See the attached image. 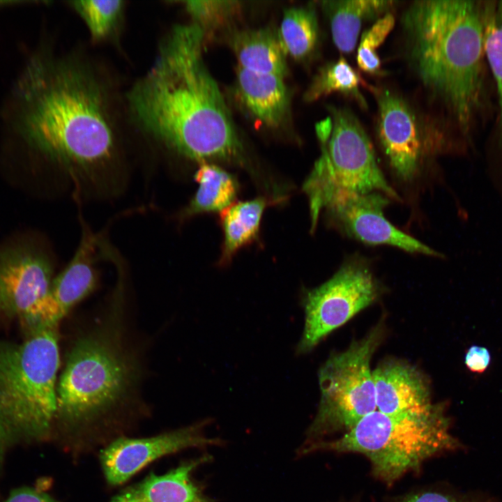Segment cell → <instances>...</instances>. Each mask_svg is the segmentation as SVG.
I'll list each match as a JSON object with an SVG mask.
<instances>
[{
	"mask_svg": "<svg viewBox=\"0 0 502 502\" xmlns=\"http://www.w3.org/2000/svg\"><path fill=\"white\" fill-rule=\"evenodd\" d=\"M401 22L416 75L466 130L480 100L485 17L472 1L422 0Z\"/></svg>",
	"mask_w": 502,
	"mask_h": 502,
	"instance_id": "3957f363",
	"label": "cell"
},
{
	"mask_svg": "<svg viewBox=\"0 0 502 502\" xmlns=\"http://www.w3.org/2000/svg\"><path fill=\"white\" fill-rule=\"evenodd\" d=\"M114 95L89 62L38 48L11 86L2 128L45 159L90 172L117 156L120 127Z\"/></svg>",
	"mask_w": 502,
	"mask_h": 502,
	"instance_id": "6da1fadb",
	"label": "cell"
},
{
	"mask_svg": "<svg viewBox=\"0 0 502 502\" xmlns=\"http://www.w3.org/2000/svg\"><path fill=\"white\" fill-rule=\"evenodd\" d=\"M59 367L58 327L0 340V466L13 448L50 438Z\"/></svg>",
	"mask_w": 502,
	"mask_h": 502,
	"instance_id": "5b68a950",
	"label": "cell"
},
{
	"mask_svg": "<svg viewBox=\"0 0 502 502\" xmlns=\"http://www.w3.org/2000/svg\"><path fill=\"white\" fill-rule=\"evenodd\" d=\"M195 180L198 189L189 204L181 211L180 218L210 212H222L236 197L238 185L236 178L220 167L202 163L197 170Z\"/></svg>",
	"mask_w": 502,
	"mask_h": 502,
	"instance_id": "ffe728a7",
	"label": "cell"
},
{
	"mask_svg": "<svg viewBox=\"0 0 502 502\" xmlns=\"http://www.w3.org/2000/svg\"><path fill=\"white\" fill-rule=\"evenodd\" d=\"M52 276L48 257L27 245L0 252V318L19 317L47 293Z\"/></svg>",
	"mask_w": 502,
	"mask_h": 502,
	"instance_id": "5bb4252c",
	"label": "cell"
},
{
	"mask_svg": "<svg viewBox=\"0 0 502 502\" xmlns=\"http://www.w3.org/2000/svg\"><path fill=\"white\" fill-rule=\"evenodd\" d=\"M211 459V456L206 454L185 461L164 474L151 473L109 502H214L192 475Z\"/></svg>",
	"mask_w": 502,
	"mask_h": 502,
	"instance_id": "2e32d148",
	"label": "cell"
},
{
	"mask_svg": "<svg viewBox=\"0 0 502 502\" xmlns=\"http://www.w3.org/2000/svg\"><path fill=\"white\" fill-rule=\"evenodd\" d=\"M70 6L82 19L91 38L106 40L116 31L122 20L124 1L82 0L72 1Z\"/></svg>",
	"mask_w": 502,
	"mask_h": 502,
	"instance_id": "cb8c5ba5",
	"label": "cell"
},
{
	"mask_svg": "<svg viewBox=\"0 0 502 502\" xmlns=\"http://www.w3.org/2000/svg\"><path fill=\"white\" fill-rule=\"evenodd\" d=\"M97 238L84 227L83 234L72 260L54 279L45 294L18 319L24 337L41 330L58 327L70 310L95 288Z\"/></svg>",
	"mask_w": 502,
	"mask_h": 502,
	"instance_id": "7c38bea8",
	"label": "cell"
},
{
	"mask_svg": "<svg viewBox=\"0 0 502 502\" xmlns=\"http://www.w3.org/2000/svg\"><path fill=\"white\" fill-rule=\"evenodd\" d=\"M139 377L136 356L117 326L103 324L80 335L57 383L55 426L74 434L107 422L135 399Z\"/></svg>",
	"mask_w": 502,
	"mask_h": 502,
	"instance_id": "277c9868",
	"label": "cell"
},
{
	"mask_svg": "<svg viewBox=\"0 0 502 502\" xmlns=\"http://www.w3.org/2000/svg\"><path fill=\"white\" fill-rule=\"evenodd\" d=\"M391 502H502L481 493H462L447 489L428 488L395 497Z\"/></svg>",
	"mask_w": 502,
	"mask_h": 502,
	"instance_id": "484cf974",
	"label": "cell"
},
{
	"mask_svg": "<svg viewBox=\"0 0 502 502\" xmlns=\"http://www.w3.org/2000/svg\"><path fill=\"white\" fill-rule=\"evenodd\" d=\"M464 448L450 432V418L442 404L421 413L388 415L374 411L332 441L302 444L298 456L314 452H356L370 462L373 475L390 485L418 471L427 459Z\"/></svg>",
	"mask_w": 502,
	"mask_h": 502,
	"instance_id": "8992f818",
	"label": "cell"
},
{
	"mask_svg": "<svg viewBox=\"0 0 502 502\" xmlns=\"http://www.w3.org/2000/svg\"><path fill=\"white\" fill-rule=\"evenodd\" d=\"M390 199L378 192L360 194L338 191L324 208L337 228L365 244L386 245L408 252L441 257V254L400 231L386 219L383 210Z\"/></svg>",
	"mask_w": 502,
	"mask_h": 502,
	"instance_id": "8fae6325",
	"label": "cell"
},
{
	"mask_svg": "<svg viewBox=\"0 0 502 502\" xmlns=\"http://www.w3.org/2000/svg\"><path fill=\"white\" fill-rule=\"evenodd\" d=\"M484 48L496 82L502 124V24L490 17L485 22Z\"/></svg>",
	"mask_w": 502,
	"mask_h": 502,
	"instance_id": "4316f807",
	"label": "cell"
},
{
	"mask_svg": "<svg viewBox=\"0 0 502 502\" xmlns=\"http://www.w3.org/2000/svg\"><path fill=\"white\" fill-rule=\"evenodd\" d=\"M372 376L376 406L383 413H421L434 405L423 375L406 363H383L372 371Z\"/></svg>",
	"mask_w": 502,
	"mask_h": 502,
	"instance_id": "9a60e30c",
	"label": "cell"
},
{
	"mask_svg": "<svg viewBox=\"0 0 502 502\" xmlns=\"http://www.w3.org/2000/svg\"><path fill=\"white\" fill-rule=\"evenodd\" d=\"M372 330L345 351L330 356L319 372L321 400L303 444L323 440L340 430L349 431L376 411L375 388L370 360L380 340Z\"/></svg>",
	"mask_w": 502,
	"mask_h": 502,
	"instance_id": "ba28073f",
	"label": "cell"
},
{
	"mask_svg": "<svg viewBox=\"0 0 502 502\" xmlns=\"http://www.w3.org/2000/svg\"><path fill=\"white\" fill-rule=\"evenodd\" d=\"M234 1H188L185 6L195 19V23L203 27L228 15L235 6Z\"/></svg>",
	"mask_w": 502,
	"mask_h": 502,
	"instance_id": "83f0119b",
	"label": "cell"
},
{
	"mask_svg": "<svg viewBox=\"0 0 502 502\" xmlns=\"http://www.w3.org/2000/svg\"><path fill=\"white\" fill-rule=\"evenodd\" d=\"M394 24V16L386 13L362 34L358 47L357 63L363 71L373 75L381 73V61L376 50L383 43Z\"/></svg>",
	"mask_w": 502,
	"mask_h": 502,
	"instance_id": "d4e9b609",
	"label": "cell"
},
{
	"mask_svg": "<svg viewBox=\"0 0 502 502\" xmlns=\"http://www.w3.org/2000/svg\"><path fill=\"white\" fill-rule=\"evenodd\" d=\"M499 23L502 24V1L499 4L498 7V18L496 20Z\"/></svg>",
	"mask_w": 502,
	"mask_h": 502,
	"instance_id": "4dcf8cb0",
	"label": "cell"
},
{
	"mask_svg": "<svg viewBox=\"0 0 502 502\" xmlns=\"http://www.w3.org/2000/svg\"><path fill=\"white\" fill-rule=\"evenodd\" d=\"M266 206V200L258 197L233 203L221 212L224 243L220 262H229L238 250L256 239Z\"/></svg>",
	"mask_w": 502,
	"mask_h": 502,
	"instance_id": "44dd1931",
	"label": "cell"
},
{
	"mask_svg": "<svg viewBox=\"0 0 502 502\" xmlns=\"http://www.w3.org/2000/svg\"><path fill=\"white\" fill-rule=\"evenodd\" d=\"M378 113L376 130L379 144L396 175L409 182L418 175L428 155L446 146L442 132L402 95L388 89H373Z\"/></svg>",
	"mask_w": 502,
	"mask_h": 502,
	"instance_id": "9c48e42d",
	"label": "cell"
},
{
	"mask_svg": "<svg viewBox=\"0 0 502 502\" xmlns=\"http://www.w3.org/2000/svg\"><path fill=\"white\" fill-rule=\"evenodd\" d=\"M0 502H58L45 491L31 487H21L13 490Z\"/></svg>",
	"mask_w": 502,
	"mask_h": 502,
	"instance_id": "f546056e",
	"label": "cell"
},
{
	"mask_svg": "<svg viewBox=\"0 0 502 502\" xmlns=\"http://www.w3.org/2000/svg\"><path fill=\"white\" fill-rule=\"evenodd\" d=\"M492 360L490 351L485 347L471 345L464 356V364L467 369L476 374H482L489 367Z\"/></svg>",
	"mask_w": 502,
	"mask_h": 502,
	"instance_id": "f1b7e54d",
	"label": "cell"
},
{
	"mask_svg": "<svg viewBox=\"0 0 502 502\" xmlns=\"http://www.w3.org/2000/svg\"><path fill=\"white\" fill-rule=\"evenodd\" d=\"M236 86L243 102L258 120L271 127H276L283 121L289 97L282 77L238 66Z\"/></svg>",
	"mask_w": 502,
	"mask_h": 502,
	"instance_id": "e0dca14e",
	"label": "cell"
},
{
	"mask_svg": "<svg viewBox=\"0 0 502 502\" xmlns=\"http://www.w3.org/2000/svg\"><path fill=\"white\" fill-rule=\"evenodd\" d=\"M204 29L195 22L172 28L149 70L128 91V112L146 135L181 155L232 159L242 146L204 61Z\"/></svg>",
	"mask_w": 502,
	"mask_h": 502,
	"instance_id": "7a4b0ae2",
	"label": "cell"
},
{
	"mask_svg": "<svg viewBox=\"0 0 502 502\" xmlns=\"http://www.w3.org/2000/svg\"><path fill=\"white\" fill-rule=\"evenodd\" d=\"M333 125L328 146L306 179L312 226L321 211L338 191L381 192L400 199L378 165L372 143L356 116L349 109L333 108Z\"/></svg>",
	"mask_w": 502,
	"mask_h": 502,
	"instance_id": "52a82bcc",
	"label": "cell"
},
{
	"mask_svg": "<svg viewBox=\"0 0 502 502\" xmlns=\"http://www.w3.org/2000/svg\"><path fill=\"white\" fill-rule=\"evenodd\" d=\"M208 424L206 420L150 437H121L113 441L100 455L106 481L110 485H119L162 457L187 448L222 445V439L205 435L204 429Z\"/></svg>",
	"mask_w": 502,
	"mask_h": 502,
	"instance_id": "4fadbf2b",
	"label": "cell"
},
{
	"mask_svg": "<svg viewBox=\"0 0 502 502\" xmlns=\"http://www.w3.org/2000/svg\"><path fill=\"white\" fill-rule=\"evenodd\" d=\"M363 84L365 85L359 73L344 57H340L320 70L307 91L306 100L313 101L338 92L354 99L362 108H367L360 91V86Z\"/></svg>",
	"mask_w": 502,
	"mask_h": 502,
	"instance_id": "603a6c76",
	"label": "cell"
},
{
	"mask_svg": "<svg viewBox=\"0 0 502 502\" xmlns=\"http://www.w3.org/2000/svg\"><path fill=\"white\" fill-rule=\"evenodd\" d=\"M395 2L376 0H340L322 2L330 24L333 42L337 49L349 53L356 47L364 22L381 15Z\"/></svg>",
	"mask_w": 502,
	"mask_h": 502,
	"instance_id": "ac0fdd59",
	"label": "cell"
},
{
	"mask_svg": "<svg viewBox=\"0 0 502 502\" xmlns=\"http://www.w3.org/2000/svg\"><path fill=\"white\" fill-rule=\"evenodd\" d=\"M376 295L377 286L367 265L357 260L344 263L331 278L306 292L305 326L297 352L310 351L371 304Z\"/></svg>",
	"mask_w": 502,
	"mask_h": 502,
	"instance_id": "30bf717a",
	"label": "cell"
},
{
	"mask_svg": "<svg viewBox=\"0 0 502 502\" xmlns=\"http://www.w3.org/2000/svg\"><path fill=\"white\" fill-rule=\"evenodd\" d=\"M285 54L302 59L314 50L319 38L317 15L311 6L287 9L277 34Z\"/></svg>",
	"mask_w": 502,
	"mask_h": 502,
	"instance_id": "7402d4cb",
	"label": "cell"
},
{
	"mask_svg": "<svg viewBox=\"0 0 502 502\" xmlns=\"http://www.w3.org/2000/svg\"><path fill=\"white\" fill-rule=\"evenodd\" d=\"M238 66L254 73L284 78L287 73L285 54L278 36L269 29L243 31L233 40Z\"/></svg>",
	"mask_w": 502,
	"mask_h": 502,
	"instance_id": "d6986e66",
	"label": "cell"
}]
</instances>
